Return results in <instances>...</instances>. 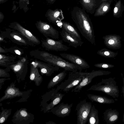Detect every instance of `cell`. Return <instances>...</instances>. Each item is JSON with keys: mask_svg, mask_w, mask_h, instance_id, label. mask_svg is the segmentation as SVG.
Wrapping results in <instances>:
<instances>
[{"mask_svg": "<svg viewBox=\"0 0 124 124\" xmlns=\"http://www.w3.org/2000/svg\"><path fill=\"white\" fill-rule=\"evenodd\" d=\"M71 16L82 35L91 44L95 46V35L89 15L83 8L76 6L72 10Z\"/></svg>", "mask_w": 124, "mask_h": 124, "instance_id": "cell-1", "label": "cell"}, {"mask_svg": "<svg viewBox=\"0 0 124 124\" xmlns=\"http://www.w3.org/2000/svg\"><path fill=\"white\" fill-rule=\"evenodd\" d=\"M29 53L30 55L34 58L62 68L67 71L75 72L78 70L82 71L83 70L79 66L71 62L45 51L36 49L30 51Z\"/></svg>", "mask_w": 124, "mask_h": 124, "instance_id": "cell-2", "label": "cell"}, {"mask_svg": "<svg viewBox=\"0 0 124 124\" xmlns=\"http://www.w3.org/2000/svg\"><path fill=\"white\" fill-rule=\"evenodd\" d=\"M115 79L111 77L102 78L101 82L92 85L87 91H101L114 98H117L119 96V90Z\"/></svg>", "mask_w": 124, "mask_h": 124, "instance_id": "cell-3", "label": "cell"}, {"mask_svg": "<svg viewBox=\"0 0 124 124\" xmlns=\"http://www.w3.org/2000/svg\"><path fill=\"white\" fill-rule=\"evenodd\" d=\"M16 80L12 82L8 85L4 91V95L0 99V102L8 99H12L15 97H21V99L16 102H22L27 101L31 92L30 90L21 91L19 89L15 86Z\"/></svg>", "mask_w": 124, "mask_h": 124, "instance_id": "cell-4", "label": "cell"}, {"mask_svg": "<svg viewBox=\"0 0 124 124\" xmlns=\"http://www.w3.org/2000/svg\"><path fill=\"white\" fill-rule=\"evenodd\" d=\"M85 72H70L67 79L62 82L56 89L58 91L62 90L67 93L72 89L79 84L82 80Z\"/></svg>", "mask_w": 124, "mask_h": 124, "instance_id": "cell-5", "label": "cell"}, {"mask_svg": "<svg viewBox=\"0 0 124 124\" xmlns=\"http://www.w3.org/2000/svg\"><path fill=\"white\" fill-rule=\"evenodd\" d=\"M27 57H20L15 63L9 66L11 70L14 73L18 83L25 80L28 72Z\"/></svg>", "mask_w": 124, "mask_h": 124, "instance_id": "cell-6", "label": "cell"}, {"mask_svg": "<svg viewBox=\"0 0 124 124\" xmlns=\"http://www.w3.org/2000/svg\"><path fill=\"white\" fill-rule=\"evenodd\" d=\"M91 102L86 99L81 101L77 104L75 110L77 115V124H85L87 122L92 106Z\"/></svg>", "mask_w": 124, "mask_h": 124, "instance_id": "cell-7", "label": "cell"}, {"mask_svg": "<svg viewBox=\"0 0 124 124\" xmlns=\"http://www.w3.org/2000/svg\"><path fill=\"white\" fill-rule=\"evenodd\" d=\"M0 36L4 38H8L13 42L19 45L32 46L35 45L19 32L12 29H7L5 31H1Z\"/></svg>", "mask_w": 124, "mask_h": 124, "instance_id": "cell-8", "label": "cell"}, {"mask_svg": "<svg viewBox=\"0 0 124 124\" xmlns=\"http://www.w3.org/2000/svg\"><path fill=\"white\" fill-rule=\"evenodd\" d=\"M111 73L109 71L101 70H93L90 72H85L82 81L72 90L71 92H79L83 88L90 83L93 79L95 77L98 76L108 75Z\"/></svg>", "mask_w": 124, "mask_h": 124, "instance_id": "cell-9", "label": "cell"}, {"mask_svg": "<svg viewBox=\"0 0 124 124\" xmlns=\"http://www.w3.org/2000/svg\"><path fill=\"white\" fill-rule=\"evenodd\" d=\"M26 108H21L15 112L11 120L16 124H29L34 119V115L27 111Z\"/></svg>", "mask_w": 124, "mask_h": 124, "instance_id": "cell-10", "label": "cell"}, {"mask_svg": "<svg viewBox=\"0 0 124 124\" xmlns=\"http://www.w3.org/2000/svg\"><path fill=\"white\" fill-rule=\"evenodd\" d=\"M41 42L42 47L47 51H65L70 48L63 44L62 40H56L49 37H46L45 39H42Z\"/></svg>", "mask_w": 124, "mask_h": 124, "instance_id": "cell-11", "label": "cell"}, {"mask_svg": "<svg viewBox=\"0 0 124 124\" xmlns=\"http://www.w3.org/2000/svg\"><path fill=\"white\" fill-rule=\"evenodd\" d=\"M36 67L40 69V71L43 75L45 74L47 76H50L55 71L59 70V67L54 66L46 62H43L36 59L31 62Z\"/></svg>", "mask_w": 124, "mask_h": 124, "instance_id": "cell-12", "label": "cell"}, {"mask_svg": "<svg viewBox=\"0 0 124 124\" xmlns=\"http://www.w3.org/2000/svg\"><path fill=\"white\" fill-rule=\"evenodd\" d=\"M39 31L45 37H50L54 39L59 38V31L48 24L40 23L37 26Z\"/></svg>", "mask_w": 124, "mask_h": 124, "instance_id": "cell-13", "label": "cell"}, {"mask_svg": "<svg viewBox=\"0 0 124 124\" xmlns=\"http://www.w3.org/2000/svg\"><path fill=\"white\" fill-rule=\"evenodd\" d=\"M105 45L108 48L114 49H119L121 46V37L119 35L109 34L102 37Z\"/></svg>", "mask_w": 124, "mask_h": 124, "instance_id": "cell-14", "label": "cell"}, {"mask_svg": "<svg viewBox=\"0 0 124 124\" xmlns=\"http://www.w3.org/2000/svg\"><path fill=\"white\" fill-rule=\"evenodd\" d=\"M73 105L72 103L69 104L62 102L57 106L53 107L50 112L58 117H64L69 115Z\"/></svg>", "mask_w": 124, "mask_h": 124, "instance_id": "cell-15", "label": "cell"}, {"mask_svg": "<svg viewBox=\"0 0 124 124\" xmlns=\"http://www.w3.org/2000/svg\"><path fill=\"white\" fill-rule=\"evenodd\" d=\"M60 55L62 58L79 66L82 69H88L90 67L87 62L79 56L66 53H60Z\"/></svg>", "mask_w": 124, "mask_h": 124, "instance_id": "cell-16", "label": "cell"}, {"mask_svg": "<svg viewBox=\"0 0 124 124\" xmlns=\"http://www.w3.org/2000/svg\"><path fill=\"white\" fill-rule=\"evenodd\" d=\"M10 27L20 32L28 40L35 45H39L40 43L39 40L30 31L16 23L12 25Z\"/></svg>", "mask_w": 124, "mask_h": 124, "instance_id": "cell-17", "label": "cell"}, {"mask_svg": "<svg viewBox=\"0 0 124 124\" xmlns=\"http://www.w3.org/2000/svg\"><path fill=\"white\" fill-rule=\"evenodd\" d=\"M83 8L87 13L92 14L101 4V0H79Z\"/></svg>", "mask_w": 124, "mask_h": 124, "instance_id": "cell-18", "label": "cell"}, {"mask_svg": "<svg viewBox=\"0 0 124 124\" xmlns=\"http://www.w3.org/2000/svg\"><path fill=\"white\" fill-rule=\"evenodd\" d=\"M62 29L60 32L62 40L64 42L68 43L69 46L77 48L78 47L81 46L83 44L84 42L82 40L75 39L64 29Z\"/></svg>", "mask_w": 124, "mask_h": 124, "instance_id": "cell-19", "label": "cell"}, {"mask_svg": "<svg viewBox=\"0 0 124 124\" xmlns=\"http://www.w3.org/2000/svg\"><path fill=\"white\" fill-rule=\"evenodd\" d=\"M103 118L107 124H113L118 120L119 113L116 109L109 108L105 110L103 113Z\"/></svg>", "mask_w": 124, "mask_h": 124, "instance_id": "cell-20", "label": "cell"}, {"mask_svg": "<svg viewBox=\"0 0 124 124\" xmlns=\"http://www.w3.org/2000/svg\"><path fill=\"white\" fill-rule=\"evenodd\" d=\"M30 80L34 82L37 86H39L43 80V78L40 74L38 68L31 63L29 76Z\"/></svg>", "mask_w": 124, "mask_h": 124, "instance_id": "cell-21", "label": "cell"}, {"mask_svg": "<svg viewBox=\"0 0 124 124\" xmlns=\"http://www.w3.org/2000/svg\"><path fill=\"white\" fill-rule=\"evenodd\" d=\"M113 0H107L101 3L99 6L96 10L94 14V16H105L111 8V5Z\"/></svg>", "mask_w": 124, "mask_h": 124, "instance_id": "cell-22", "label": "cell"}, {"mask_svg": "<svg viewBox=\"0 0 124 124\" xmlns=\"http://www.w3.org/2000/svg\"><path fill=\"white\" fill-rule=\"evenodd\" d=\"M61 27L68 34L75 39L82 40L81 37L77 30L75 27L69 23L65 21H62Z\"/></svg>", "mask_w": 124, "mask_h": 124, "instance_id": "cell-23", "label": "cell"}, {"mask_svg": "<svg viewBox=\"0 0 124 124\" xmlns=\"http://www.w3.org/2000/svg\"><path fill=\"white\" fill-rule=\"evenodd\" d=\"M87 96L88 99L92 102H95L103 104L114 103L115 101L118 100L116 99L114 100L113 99L108 98L106 96L91 94H87Z\"/></svg>", "mask_w": 124, "mask_h": 124, "instance_id": "cell-24", "label": "cell"}, {"mask_svg": "<svg viewBox=\"0 0 124 124\" xmlns=\"http://www.w3.org/2000/svg\"><path fill=\"white\" fill-rule=\"evenodd\" d=\"M16 55H7L0 53V66L7 67L16 63Z\"/></svg>", "mask_w": 124, "mask_h": 124, "instance_id": "cell-25", "label": "cell"}, {"mask_svg": "<svg viewBox=\"0 0 124 124\" xmlns=\"http://www.w3.org/2000/svg\"><path fill=\"white\" fill-rule=\"evenodd\" d=\"M67 71L64 70L52 78L48 83V89L54 87L61 82L65 78L67 75Z\"/></svg>", "mask_w": 124, "mask_h": 124, "instance_id": "cell-26", "label": "cell"}, {"mask_svg": "<svg viewBox=\"0 0 124 124\" xmlns=\"http://www.w3.org/2000/svg\"><path fill=\"white\" fill-rule=\"evenodd\" d=\"M65 94L57 92L51 99V101L46 106L44 112H49L55 106L59 103L61 101Z\"/></svg>", "mask_w": 124, "mask_h": 124, "instance_id": "cell-27", "label": "cell"}, {"mask_svg": "<svg viewBox=\"0 0 124 124\" xmlns=\"http://www.w3.org/2000/svg\"><path fill=\"white\" fill-rule=\"evenodd\" d=\"M89 124H99V120L98 111L94 105L92 106L87 121Z\"/></svg>", "mask_w": 124, "mask_h": 124, "instance_id": "cell-28", "label": "cell"}, {"mask_svg": "<svg viewBox=\"0 0 124 124\" xmlns=\"http://www.w3.org/2000/svg\"><path fill=\"white\" fill-rule=\"evenodd\" d=\"M124 11V5L121 0H119L116 3L114 8L113 15L115 18H119L122 16Z\"/></svg>", "mask_w": 124, "mask_h": 124, "instance_id": "cell-29", "label": "cell"}, {"mask_svg": "<svg viewBox=\"0 0 124 124\" xmlns=\"http://www.w3.org/2000/svg\"><path fill=\"white\" fill-rule=\"evenodd\" d=\"M97 53L103 57L110 58H114L118 54L117 52H115L105 48L99 50Z\"/></svg>", "mask_w": 124, "mask_h": 124, "instance_id": "cell-30", "label": "cell"}, {"mask_svg": "<svg viewBox=\"0 0 124 124\" xmlns=\"http://www.w3.org/2000/svg\"><path fill=\"white\" fill-rule=\"evenodd\" d=\"M1 110L2 111L0 112V123L2 124L7 121L8 117L11 115L12 109H4L2 107Z\"/></svg>", "mask_w": 124, "mask_h": 124, "instance_id": "cell-31", "label": "cell"}, {"mask_svg": "<svg viewBox=\"0 0 124 124\" xmlns=\"http://www.w3.org/2000/svg\"><path fill=\"white\" fill-rule=\"evenodd\" d=\"M7 52H10L15 54L16 55H18L20 57L24 54L23 50L20 48L16 47H11L8 48H6Z\"/></svg>", "mask_w": 124, "mask_h": 124, "instance_id": "cell-32", "label": "cell"}, {"mask_svg": "<svg viewBox=\"0 0 124 124\" xmlns=\"http://www.w3.org/2000/svg\"><path fill=\"white\" fill-rule=\"evenodd\" d=\"M11 70L9 66L6 67V68L5 69L0 68V78H10V74L8 72L10 71Z\"/></svg>", "mask_w": 124, "mask_h": 124, "instance_id": "cell-33", "label": "cell"}, {"mask_svg": "<svg viewBox=\"0 0 124 124\" xmlns=\"http://www.w3.org/2000/svg\"><path fill=\"white\" fill-rule=\"evenodd\" d=\"M94 66L96 67L102 69H109L114 67L113 65L104 63H96Z\"/></svg>", "mask_w": 124, "mask_h": 124, "instance_id": "cell-34", "label": "cell"}, {"mask_svg": "<svg viewBox=\"0 0 124 124\" xmlns=\"http://www.w3.org/2000/svg\"><path fill=\"white\" fill-rule=\"evenodd\" d=\"M10 78H0V90L1 89L3 85L4 84L5 81L7 80H10Z\"/></svg>", "mask_w": 124, "mask_h": 124, "instance_id": "cell-35", "label": "cell"}, {"mask_svg": "<svg viewBox=\"0 0 124 124\" xmlns=\"http://www.w3.org/2000/svg\"><path fill=\"white\" fill-rule=\"evenodd\" d=\"M122 76V81L123 82V85L122 87V91L121 93H122L123 94L124 98V78L123 77L122 74H121ZM122 122H124V112L123 116V118L122 119Z\"/></svg>", "mask_w": 124, "mask_h": 124, "instance_id": "cell-36", "label": "cell"}, {"mask_svg": "<svg viewBox=\"0 0 124 124\" xmlns=\"http://www.w3.org/2000/svg\"><path fill=\"white\" fill-rule=\"evenodd\" d=\"M0 53H7V52L6 51V48L4 49L0 46Z\"/></svg>", "mask_w": 124, "mask_h": 124, "instance_id": "cell-37", "label": "cell"}, {"mask_svg": "<svg viewBox=\"0 0 124 124\" xmlns=\"http://www.w3.org/2000/svg\"><path fill=\"white\" fill-rule=\"evenodd\" d=\"M46 123L47 124H56L54 122L51 121H49V122Z\"/></svg>", "mask_w": 124, "mask_h": 124, "instance_id": "cell-38", "label": "cell"}, {"mask_svg": "<svg viewBox=\"0 0 124 124\" xmlns=\"http://www.w3.org/2000/svg\"><path fill=\"white\" fill-rule=\"evenodd\" d=\"M107 0H101V2H102L103 1H104Z\"/></svg>", "mask_w": 124, "mask_h": 124, "instance_id": "cell-39", "label": "cell"}, {"mask_svg": "<svg viewBox=\"0 0 124 124\" xmlns=\"http://www.w3.org/2000/svg\"></svg>", "mask_w": 124, "mask_h": 124, "instance_id": "cell-40", "label": "cell"}]
</instances>
